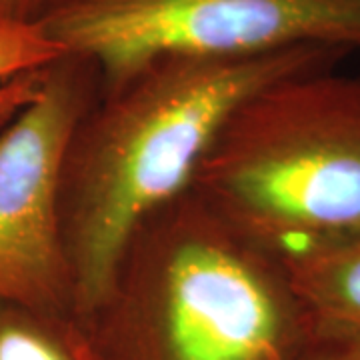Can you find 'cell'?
Listing matches in <instances>:
<instances>
[{
  "label": "cell",
  "instance_id": "6da1fadb",
  "mask_svg": "<svg viewBox=\"0 0 360 360\" xmlns=\"http://www.w3.org/2000/svg\"><path fill=\"white\" fill-rule=\"evenodd\" d=\"M348 54L330 46L250 56L168 52L103 84L70 136L60 182L78 321L103 300L142 222L191 193L240 104L286 78L336 70Z\"/></svg>",
  "mask_w": 360,
  "mask_h": 360
},
{
  "label": "cell",
  "instance_id": "7a4b0ae2",
  "mask_svg": "<svg viewBox=\"0 0 360 360\" xmlns=\"http://www.w3.org/2000/svg\"><path fill=\"white\" fill-rule=\"evenodd\" d=\"M84 324L104 360H300L319 322L284 260L186 193L132 234Z\"/></svg>",
  "mask_w": 360,
  "mask_h": 360
},
{
  "label": "cell",
  "instance_id": "3957f363",
  "mask_svg": "<svg viewBox=\"0 0 360 360\" xmlns=\"http://www.w3.org/2000/svg\"><path fill=\"white\" fill-rule=\"evenodd\" d=\"M191 193L284 262L359 240L360 75H300L250 96Z\"/></svg>",
  "mask_w": 360,
  "mask_h": 360
},
{
  "label": "cell",
  "instance_id": "277c9868",
  "mask_svg": "<svg viewBox=\"0 0 360 360\" xmlns=\"http://www.w3.org/2000/svg\"><path fill=\"white\" fill-rule=\"evenodd\" d=\"M39 28L60 49L90 56L106 84L168 52H360V0H58Z\"/></svg>",
  "mask_w": 360,
  "mask_h": 360
},
{
  "label": "cell",
  "instance_id": "5b68a950",
  "mask_svg": "<svg viewBox=\"0 0 360 360\" xmlns=\"http://www.w3.org/2000/svg\"><path fill=\"white\" fill-rule=\"evenodd\" d=\"M101 92L98 65L66 51L0 129V302L78 319L60 182L70 136Z\"/></svg>",
  "mask_w": 360,
  "mask_h": 360
},
{
  "label": "cell",
  "instance_id": "8992f818",
  "mask_svg": "<svg viewBox=\"0 0 360 360\" xmlns=\"http://www.w3.org/2000/svg\"><path fill=\"white\" fill-rule=\"evenodd\" d=\"M286 269L316 321L360 330V238L286 260Z\"/></svg>",
  "mask_w": 360,
  "mask_h": 360
},
{
  "label": "cell",
  "instance_id": "52a82bcc",
  "mask_svg": "<svg viewBox=\"0 0 360 360\" xmlns=\"http://www.w3.org/2000/svg\"><path fill=\"white\" fill-rule=\"evenodd\" d=\"M0 360H104L89 326L0 302Z\"/></svg>",
  "mask_w": 360,
  "mask_h": 360
},
{
  "label": "cell",
  "instance_id": "ba28073f",
  "mask_svg": "<svg viewBox=\"0 0 360 360\" xmlns=\"http://www.w3.org/2000/svg\"><path fill=\"white\" fill-rule=\"evenodd\" d=\"M39 25L0 22V98L65 54Z\"/></svg>",
  "mask_w": 360,
  "mask_h": 360
},
{
  "label": "cell",
  "instance_id": "9c48e42d",
  "mask_svg": "<svg viewBox=\"0 0 360 360\" xmlns=\"http://www.w3.org/2000/svg\"><path fill=\"white\" fill-rule=\"evenodd\" d=\"M300 360H360V330L319 322Z\"/></svg>",
  "mask_w": 360,
  "mask_h": 360
},
{
  "label": "cell",
  "instance_id": "30bf717a",
  "mask_svg": "<svg viewBox=\"0 0 360 360\" xmlns=\"http://www.w3.org/2000/svg\"><path fill=\"white\" fill-rule=\"evenodd\" d=\"M58 0H0V22L39 25Z\"/></svg>",
  "mask_w": 360,
  "mask_h": 360
},
{
  "label": "cell",
  "instance_id": "8fae6325",
  "mask_svg": "<svg viewBox=\"0 0 360 360\" xmlns=\"http://www.w3.org/2000/svg\"><path fill=\"white\" fill-rule=\"evenodd\" d=\"M42 70H44V68H42ZM42 70L30 75V77H26L13 92H8L4 98H0V129H2V127H4L20 108H22L32 96H34V92L39 89Z\"/></svg>",
  "mask_w": 360,
  "mask_h": 360
}]
</instances>
